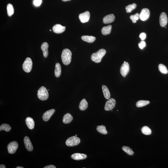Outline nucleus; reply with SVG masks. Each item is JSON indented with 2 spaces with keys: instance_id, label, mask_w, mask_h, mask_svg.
<instances>
[{
  "instance_id": "1",
  "label": "nucleus",
  "mask_w": 168,
  "mask_h": 168,
  "mask_svg": "<svg viewBox=\"0 0 168 168\" xmlns=\"http://www.w3.org/2000/svg\"><path fill=\"white\" fill-rule=\"evenodd\" d=\"M72 52L69 49H65L63 50L61 57L64 65H68L70 64L72 59Z\"/></svg>"
},
{
  "instance_id": "2",
  "label": "nucleus",
  "mask_w": 168,
  "mask_h": 168,
  "mask_svg": "<svg viewBox=\"0 0 168 168\" xmlns=\"http://www.w3.org/2000/svg\"><path fill=\"white\" fill-rule=\"evenodd\" d=\"M106 53L104 49H100L96 53H94L91 55V60L96 63L101 62L102 58L103 57Z\"/></svg>"
},
{
  "instance_id": "3",
  "label": "nucleus",
  "mask_w": 168,
  "mask_h": 168,
  "mask_svg": "<svg viewBox=\"0 0 168 168\" xmlns=\"http://www.w3.org/2000/svg\"><path fill=\"white\" fill-rule=\"evenodd\" d=\"M49 94L48 90L45 87H41L37 91V96L40 100L45 101L49 97Z\"/></svg>"
},
{
  "instance_id": "4",
  "label": "nucleus",
  "mask_w": 168,
  "mask_h": 168,
  "mask_svg": "<svg viewBox=\"0 0 168 168\" xmlns=\"http://www.w3.org/2000/svg\"><path fill=\"white\" fill-rule=\"evenodd\" d=\"M80 140L76 136H73L69 138L66 141V145L72 147L78 145L80 143Z\"/></svg>"
},
{
  "instance_id": "5",
  "label": "nucleus",
  "mask_w": 168,
  "mask_h": 168,
  "mask_svg": "<svg viewBox=\"0 0 168 168\" xmlns=\"http://www.w3.org/2000/svg\"><path fill=\"white\" fill-rule=\"evenodd\" d=\"M32 62L30 58L27 57L24 62L23 65L24 71L26 72H29L32 70Z\"/></svg>"
},
{
  "instance_id": "6",
  "label": "nucleus",
  "mask_w": 168,
  "mask_h": 168,
  "mask_svg": "<svg viewBox=\"0 0 168 168\" xmlns=\"http://www.w3.org/2000/svg\"><path fill=\"white\" fill-rule=\"evenodd\" d=\"M18 146L19 144L16 141H14L10 142L7 146L8 153L10 154H14L17 149Z\"/></svg>"
},
{
  "instance_id": "7",
  "label": "nucleus",
  "mask_w": 168,
  "mask_h": 168,
  "mask_svg": "<svg viewBox=\"0 0 168 168\" xmlns=\"http://www.w3.org/2000/svg\"><path fill=\"white\" fill-rule=\"evenodd\" d=\"M130 71V66L128 62L124 61L120 69V73L123 77H125L127 75Z\"/></svg>"
},
{
  "instance_id": "8",
  "label": "nucleus",
  "mask_w": 168,
  "mask_h": 168,
  "mask_svg": "<svg viewBox=\"0 0 168 168\" xmlns=\"http://www.w3.org/2000/svg\"><path fill=\"white\" fill-rule=\"evenodd\" d=\"M150 16L149 10L147 8H144L141 11L139 15V18L142 21L147 20Z\"/></svg>"
},
{
  "instance_id": "9",
  "label": "nucleus",
  "mask_w": 168,
  "mask_h": 168,
  "mask_svg": "<svg viewBox=\"0 0 168 168\" xmlns=\"http://www.w3.org/2000/svg\"><path fill=\"white\" fill-rule=\"evenodd\" d=\"M116 103V100L114 99H108L105 105V110L106 111H109L113 109L115 106Z\"/></svg>"
},
{
  "instance_id": "10",
  "label": "nucleus",
  "mask_w": 168,
  "mask_h": 168,
  "mask_svg": "<svg viewBox=\"0 0 168 168\" xmlns=\"http://www.w3.org/2000/svg\"><path fill=\"white\" fill-rule=\"evenodd\" d=\"M90 17V13L89 11H86L85 12L80 14L78 17L81 22L84 23L89 21Z\"/></svg>"
},
{
  "instance_id": "11",
  "label": "nucleus",
  "mask_w": 168,
  "mask_h": 168,
  "mask_svg": "<svg viewBox=\"0 0 168 168\" xmlns=\"http://www.w3.org/2000/svg\"><path fill=\"white\" fill-rule=\"evenodd\" d=\"M168 19L167 16L165 13L163 12L160 14L159 18V23L161 26L164 27L167 24Z\"/></svg>"
},
{
  "instance_id": "12",
  "label": "nucleus",
  "mask_w": 168,
  "mask_h": 168,
  "mask_svg": "<svg viewBox=\"0 0 168 168\" xmlns=\"http://www.w3.org/2000/svg\"><path fill=\"white\" fill-rule=\"evenodd\" d=\"M24 142L25 148L28 151L31 152L33 150V146L28 137L25 136L24 139Z\"/></svg>"
},
{
  "instance_id": "13",
  "label": "nucleus",
  "mask_w": 168,
  "mask_h": 168,
  "mask_svg": "<svg viewBox=\"0 0 168 168\" xmlns=\"http://www.w3.org/2000/svg\"><path fill=\"white\" fill-rule=\"evenodd\" d=\"M66 26H62L59 24H56L53 27V31L57 34H60L64 32L66 30Z\"/></svg>"
},
{
  "instance_id": "14",
  "label": "nucleus",
  "mask_w": 168,
  "mask_h": 168,
  "mask_svg": "<svg viewBox=\"0 0 168 168\" xmlns=\"http://www.w3.org/2000/svg\"><path fill=\"white\" fill-rule=\"evenodd\" d=\"M55 112V110L54 109H52L47 111L43 114V120L44 121H48L50 119L51 117L54 114Z\"/></svg>"
},
{
  "instance_id": "15",
  "label": "nucleus",
  "mask_w": 168,
  "mask_h": 168,
  "mask_svg": "<svg viewBox=\"0 0 168 168\" xmlns=\"http://www.w3.org/2000/svg\"><path fill=\"white\" fill-rule=\"evenodd\" d=\"M115 19L114 15L113 14H111L104 17L103 22L104 24H108L113 22Z\"/></svg>"
},
{
  "instance_id": "16",
  "label": "nucleus",
  "mask_w": 168,
  "mask_h": 168,
  "mask_svg": "<svg viewBox=\"0 0 168 168\" xmlns=\"http://www.w3.org/2000/svg\"><path fill=\"white\" fill-rule=\"evenodd\" d=\"M71 158L75 160H83L87 158L86 154L80 153H75L71 156Z\"/></svg>"
},
{
  "instance_id": "17",
  "label": "nucleus",
  "mask_w": 168,
  "mask_h": 168,
  "mask_svg": "<svg viewBox=\"0 0 168 168\" xmlns=\"http://www.w3.org/2000/svg\"><path fill=\"white\" fill-rule=\"evenodd\" d=\"M25 122L28 128L30 130H32L34 128L35 122L32 118L30 117H27L25 120Z\"/></svg>"
},
{
  "instance_id": "18",
  "label": "nucleus",
  "mask_w": 168,
  "mask_h": 168,
  "mask_svg": "<svg viewBox=\"0 0 168 168\" xmlns=\"http://www.w3.org/2000/svg\"><path fill=\"white\" fill-rule=\"evenodd\" d=\"M49 45L46 42H44L42 45L41 46V49L43 51V56L44 57L47 58L48 55V48Z\"/></svg>"
},
{
  "instance_id": "19",
  "label": "nucleus",
  "mask_w": 168,
  "mask_h": 168,
  "mask_svg": "<svg viewBox=\"0 0 168 168\" xmlns=\"http://www.w3.org/2000/svg\"><path fill=\"white\" fill-rule=\"evenodd\" d=\"M73 120L72 116L69 113L65 114L63 118V122L65 124H69Z\"/></svg>"
},
{
  "instance_id": "20",
  "label": "nucleus",
  "mask_w": 168,
  "mask_h": 168,
  "mask_svg": "<svg viewBox=\"0 0 168 168\" xmlns=\"http://www.w3.org/2000/svg\"><path fill=\"white\" fill-rule=\"evenodd\" d=\"M82 40L89 43H93L96 39V37L93 36H83L81 37Z\"/></svg>"
},
{
  "instance_id": "21",
  "label": "nucleus",
  "mask_w": 168,
  "mask_h": 168,
  "mask_svg": "<svg viewBox=\"0 0 168 168\" xmlns=\"http://www.w3.org/2000/svg\"><path fill=\"white\" fill-rule=\"evenodd\" d=\"M88 104L86 100L85 99H83L80 103L79 108L81 111H84L87 108Z\"/></svg>"
},
{
  "instance_id": "22",
  "label": "nucleus",
  "mask_w": 168,
  "mask_h": 168,
  "mask_svg": "<svg viewBox=\"0 0 168 168\" xmlns=\"http://www.w3.org/2000/svg\"><path fill=\"white\" fill-rule=\"evenodd\" d=\"M61 73V65L59 63L55 64V74L56 77H60Z\"/></svg>"
},
{
  "instance_id": "23",
  "label": "nucleus",
  "mask_w": 168,
  "mask_h": 168,
  "mask_svg": "<svg viewBox=\"0 0 168 168\" xmlns=\"http://www.w3.org/2000/svg\"><path fill=\"white\" fill-rule=\"evenodd\" d=\"M112 26L111 25H109L107 26H104L101 29V33L104 35L110 34L112 30Z\"/></svg>"
},
{
  "instance_id": "24",
  "label": "nucleus",
  "mask_w": 168,
  "mask_h": 168,
  "mask_svg": "<svg viewBox=\"0 0 168 168\" xmlns=\"http://www.w3.org/2000/svg\"><path fill=\"white\" fill-rule=\"evenodd\" d=\"M102 89L104 96L106 99H108L110 97V94L108 88L105 85H103Z\"/></svg>"
},
{
  "instance_id": "25",
  "label": "nucleus",
  "mask_w": 168,
  "mask_h": 168,
  "mask_svg": "<svg viewBox=\"0 0 168 168\" xmlns=\"http://www.w3.org/2000/svg\"><path fill=\"white\" fill-rule=\"evenodd\" d=\"M96 130L98 132L103 135H106L107 134V131L104 125L98 126L96 128Z\"/></svg>"
},
{
  "instance_id": "26",
  "label": "nucleus",
  "mask_w": 168,
  "mask_h": 168,
  "mask_svg": "<svg viewBox=\"0 0 168 168\" xmlns=\"http://www.w3.org/2000/svg\"><path fill=\"white\" fill-rule=\"evenodd\" d=\"M150 103V101L146 100H140L136 103V106L137 107H141L147 105Z\"/></svg>"
},
{
  "instance_id": "27",
  "label": "nucleus",
  "mask_w": 168,
  "mask_h": 168,
  "mask_svg": "<svg viewBox=\"0 0 168 168\" xmlns=\"http://www.w3.org/2000/svg\"><path fill=\"white\" fill-rule=\"evenodd\" d=\"M7 14L8 16H11L14 13V9L12 5L9 3L7 6Z\"/></svg>"
},
{
  "instance_id": "28",
  "label": "nucleus",
  "mask_w": 168,
  "mask_h": 168,
  "mask_svg": "<svg viewBox=\"0 0 168 168\" xmlns=\"http://www.w3.org/2000/svg\"><path fill=\"white\" fill-rule=\"evenodd\" d=\"M141 131L143 134L146 135H150L152 133V131L148 127L144 126L141 128Z\"/></svg>"
},
{
  "instance_id": "29",
  "label": "nucleus",
  "mask_w": 168,
  "mask_h": 168,
  "mask_svg": "<svg viewBox=\"0 0 168 168\" xmlns=\"http://www.w3.org/2000/svg\"><path fill=\"white\" fill-rule=\"evenodd\" d=\"M11 129L10 126L8 124H3L0 126V131L4 130L6 132H9Z\"/></svg>"
},
{
  "instance_id": "30",
  "label": "nucleus",
  "mask_w": 168,
  "mask_h": 168,
  "mask_svg": "<svg viewBox=\"0 0 168 168\" xmlns=\"http://www.w3.org/2000/svg\"><path fill=\"white\" fill-rule=\"evenodd\" d=\"M159 71L162 73L166 74L168 73V71L167 67L165 65L163 64H160L159 66Z\"/></svg>"
},
{
  "instance_id": "31",
  "label": "nucleus",
  "mask_w": 168,
  "mask_h": 168,
  "mask_svg": "<svg viewBox=\"0 0 168 168\" xmlns=\"http://www.w3.org/2000/svg\"><path fill=\"white\" fill-rule=\"evenodd\" d=\"M122 149L125 153L130 155H133L134 154V152L128 146H124L122 147Z\"/></svg>"
},
{
  "instance_id": "32",
  "label": "nucleus",
  "mask_w": 168,
  "mask_h": 168,
  "mask_svg": "<svg viewBox=\"0 0 168 168\" xmlns=\"http://www.w3.org/2000/svg\"><path fill=\"white\" fill-rule=\"evenodd\" d=\"M137 6V5L135 3H133L132 4H130L126 6L125 7L127 13H130L133 10L135 9Z\"/></svg>"
},
{
  "instance_id": "33",
  "label": "nucleus",
  "mask_w": 168,
  "mask_h": 168,
  "mask_svg": "<svg viewBox=\"0 0 168 168\" xmlns=\"http://www.w3.org/2000/svg\"><path fill=\"white\" fill-rule=\"evenodd\" d=\"M139 14L136 13L135 15H131L130 16V19L134 23L136 22V21L139 19Z\"/></svg>"
},
{
  "instance_id": "34",
  "label": "nucleus",
  "mask_w": 168,
  "mask_h": 168,
  "mask_svg": "<svg viewBox=\"0 0 168 168\" xmlns=\"http://www.w3.org/2000/svg\"><path fill=\"white\" fill-rule=\"evenodd\" d=\"M42 1V0H34L33 1V4L36 6H39L41 5Z\"/></svg>"
},
{
  "instance_id": "35",
  "label": "nucleus",
  "mask_w": 168,
  "mask_h": 168,
  "mask_svg": "<svg viewBox=\"0 0 168 168\" xmlns=\"http://www.w3.org/2000/svg\"><path fill=\"white\" fill-rule=\"evenodd\" d=\"M146 46V43L144 41H141V43L139 44V47L140 49H143Z\"/></svg>"
},
{
  "instance_id": "36",
  "label": "nucleus",
  "mask_w": 168,
  "mask_h": 168,
  "mask_svg": "<svg viewBox=\"0 0 168 168\" xmlns=\"http://www.w3.org/2000/svg\"><path fill=\"white\" fill-rule=\"evenodd\" d=\"M140 37L142 40H144L146 37V34L144 33H142L140 34Z\"/></svg>"
},
{
  "instance_id": "37",
  "label": "nucleus",
  "mask_w": 168,
  "mask_h": 168,
  "mask_svg": "<svg viewBox=\"0 0 168 168\" xmlns=\"http://www.w3.org/2000/svg\"><path fill=\"white\" fill-rule=\"evenodd\" d=\"M56 167L53 165H49L47 166L44 167V168H56Z\"/></svg>"
},
{
  "instance_id": "38",
  "label": "nucleus",
  "mask_w": 168,
  "mask_h": 168,
  "mask_svg": "<svg viewBox=\"0 0 168 168\" xmlns=\"http://www.w3.org/2000/svg\"><path fill=\"white\" fill-rule=\"evenodd\" d=\"M0 168H5L6 167L3 164H1L0 165Z\"/></svg>"
},
{
  "instance_id": "39",
  "label": "nucleus",
  "mask_w": 168,
  "mask_h": 168,
  "mask_svg": "<svg viewBox=\"0 0 168 168\" xmlns=\"http://www.w3.org/2000/svg\"><path fill=\"white\" fill-rule=\"evenodd\" d=\"M70 0H62V1L64 2L67 1H69Z\"/></svg>"
},
{
  "instance_id": "40",
  "label": "nucleus",
  "mask_w": 168,
  "mask_h": 168,
  "mask_svg": "<svg viewBox=\"0 0 168 168\" xmlns=\"http://www.w3.org/2000/svg\"><path fill=\"white\" fill-rule=\"evenodd\" d=\"M16 168H24L23 167H17Z\"/></svg>"
},
{
  "instance_id": "41",
  "label": "nucleus",
  "mask_w": 168,
  "mask_h": 168,
  "mask_svg": "<svg viewBox=\"0 0 168 168\" xmlns=\"http://www.w3.org/2000/svg\"><path fill=\"white\" fill-rule=\"evenodd\" d=\"M49 31H51V30H49Z\"/></svg>"
},
{
  "instance_id": "42",
  "label": "nucleus",
  "mask_w": 168,
  "mask_h": 168,
  "mask_svg": "<svg viewBox=\"0 0 168 168\" xmlns=\"http://www.w3.org/2000/svg\"><path fill=\"white\" fill-rule=\"evenodd\" d=\"M77 136V135H75V136Z\"/></svg>"
},
{
  "instance_id": "43",
  "label": "nucleus",
  "mask_w": 168,
  "mask_h": 168,
  "mask_svg": "<svg viewBox=\"0 0 168 168\" xmlns=\"http://www.w3.org/2000/svg\"><path fill=\"white\" fill-rule=\"evenodd\" d=\"M48 91H49V89H48Z\"/></svg>"
}]
</instances>
